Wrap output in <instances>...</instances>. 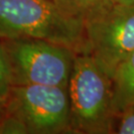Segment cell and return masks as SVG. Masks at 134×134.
<instances>
[{"mask_svg": "<svg viewBox=\"0 0 134 134\" xmlns=\"http://www.w3.org/2000/svg\"><path fill=\"white\" fill-rule=\"evenodd\" d=\"M0 38L38 39L86 52L85 24L55 0H0Z\"/></svg>", "mask_w": 134, "mask_h": 134, "instance_id": "6da1fadb", "label": "cell"}, {"mask_svg": "<svg viewBox=\"0 0 134 134\" xmlns=\"http://www.w3.org/2000/svg\"><path fill=\"white\" fill-rule=\"evenodd\" d=\"M72 133H113V81L93 58L77 54L68 85Z\"/></svg>", "mask_w": 134, "mask_h": 134, "instance_id": "7a4b0ae2", "label": "cell"}, {"mask_svg": "<svg viewBox=\"0 0 134 134\" xmlns=\"http://www.w3.org/2000/svg\"><path fill=\"white\" fill-rule=\"evenodd\" d=\"M1 41L9 63L12 86L45 85L68 88L77 55L72 49L38 39Z\"/></svg>", "mask_w": 134, "mask_h": 134, "instance_id": "3957f363", "label": "cell"}, {"mask_svg": "<svg viewBox=\"0 0 134 134\" xmlns=\"http://www.w3.org/2000/svg\"><path fill=\"white\" fill-rule=\"evenodd\" d=\"M5 108L25 123L29 133H72L68 88L45 85L12 86Z\"/></svg>", "mask_w": 134, "mask_h": 134, "instance_id": "277c9868", "label": "cell"}, {"mask_svg": "<svg viewBox=\"0 0 134 134\" xmlns=\"http://www.w3.org/2000/svg\"><path fill=\"white\" fill-rule=\"evenodd\" d=\"M86 52L112 77L118 65L134 51V5H115L85 26Z\"/></svg>", "mask_w": 134, "mask_h": 134, "instance_id": "5b68a950", "label": "cell"}, {"mask_svg": "<svg viewBox=\"0 0 134 134\" xmlns=\"http://www.w3.org/2000/svg\"><path fill=\"white\" fill-rule=\"evenodd\" d=\"M114 113L134 102V51L118 65L112 77Z\"/></svg>", "mask_w": 134, "mask_h": 134, "instance_id": "8992f818", "label": "cell"}, {"mask_svg": "<svg viewBox=\"0 0 134 134\" xmlns=\"http://www.w3.org/2000/svg\"><path fill=\"white\" fill-rule=\"evenodd\" d=\"M61 8L85 26L106 14L117 4L116 0H55Z\"/></svg>", "mask_w": 134, "mask_h": 134, "instance_id": "52a82bcc", "label": "cell"}, {"mask_svg": "<svg viewBox=\"0 0 134 134\" xmlns=\"http://www.w3.org/2000/svg\"><path fill=\"white\" fill-rule=\"evenodd\" d=\"M113 133L134 134V102L124 105L116 113Z\"/></svg>", "mask_w": 134, "mask_h": 134, "instance_id": "ba28073f", "label": "cell"}, {"mask_svg": "<svg viewBox=\"0 0 134 134\" xmlns=\"http://www.w3.org/2000/svg\"><path fill=\"white\" fill-rule=\"evenodd\" d=\"M11 86H12V81H11L9 63L4 46L0 39V100H2L4 103L9 94Z\"/></svg>", "mask_w": 134, "mask_h": 134, "instance_id": "9c48e42d", "label": "cell"}, {"mask_svg": "<svg viewBox=\"0 0 134 134\" xmlns=\"http://www.w3.org/2000/svg\"><path fill=\"white\" fill-rule=\"evenodd\" d=\"M26 134L29 133L25 123L15 115L10 114L6 111V114L0 120V134Z\"/></svg>", "mask_w": 134, "mask_h": 134, "instance_id": "30bf717a", "label": "cell"}, {"mask_svg": "<svg viewBox=\"0 0 134 134\" xmlns=\"http://www.w3.org/2000/svg\"><path fill=\"white\" fill-rule=\"evenodd\" d=\"M116 2L122 5H134V0H116Z\"/></svg>", "mask_w": 134, "mask_h": 134, "instance_id": "8fae6325", "label": "cell"}, {"mask_svg": "<svg viewBox=\"0 0 134 134\" xmlns=\"http://www.w3.org/2000/svg\"><path fill=\"white\" fill-rule=\"evenodd\" d=\"M6 114V108H5V105L4 106H0V120L1 118Z\"/></svg>", "mask_w": 134, "mask_h": 134, "instance_id": "7c38bea8", "label": "cell"}, {"mask_svg": "<svg viewBox=\"0 0 134 134\" xmlns=\"http://www.w3.org/2000/svg\"><path fill=\"white\" fill-rule=\"evenodd\" d=\"M5 105V103L3 102L2 100H0V106H4Z\"/></svg>", "mask_w": 134, "mask_h": 134, "instance_id": "4fadbf2b", "label": "cell"}]
</instances>
